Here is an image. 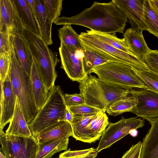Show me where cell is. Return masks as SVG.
<instances>
[{
	"label": "cell",
	"instance_id": "1",
	"mask_svg": "<svg viewBox=\"0 0 158 158\" xmlns=\"http://www.w3.org/2000/svg\"><path fill=\"white\" fill-rule=\"evenodd\" d=\"M128 21L126 15L111 1L94 2L92 6L71 17H59L56 25H76L94 31L108 34L123 33Z\"/></svg>",
	"mask_w": 158,
	"mask_h": 158
},
{
	"label": "cell",
	"instance_id": "2",
	"mask_svg": "<svg viewBox=\"0 0 158 158\" xmlns=\"http://www.w3.org/2000/svg\"><path fill=\"white\" fill-rule=\"evenodd\" d=\"M78 82L80 93L85 104L104 113L115 101L130 95V90L103 81L91 74Z\"/></svg>",
	"mask_w": 158,
	"mask_h": 158
},
{
	"label": "cell",
	"instance_id": "3",
	"mask_svg": "<svg viewBox=\"0 0 158 158\" xmlns=\"http://www.w3.org/2000/svg\"><path fill=\"white\" fill-rule=\"evenodd\" d=\"M23 36L37 63L44 83L49 91L55 86L57 76L55 68L59 62L57 55L48 47L39 34L26 28Z\"/></svg>",
	"mask_w": 158,
	"mask_h": 158
},
{
	"label": "cell",
	"instance_id": "4",
	"mask_svg": "<svg viewBox=\"0 0 158 158\" xmlns=\"http://www.w3.org/2000/svg\"><path fill=\"white\" fill-rule=\"evenodd\" d=\"M66 108L64 94L59 85L54 86L49 92L47 99L28 125L35 137L46 128L64 120Z\"/></svg>",
	"mask_w": 158,
	"mask_h": 158
},
{
	"label": "cell",
	"instance_id": "5",
	"mask_svg": "<svg viewBox=\"0 0 158 158\" xmlns=\"http://www.w3.org/2000/svg\"><path fill=\"white\" fill-rule=\"evenodd\" d=\"M9 75L13 91L28 125L34 119L38 111L33 96L30 76L21 66L15 49L12 53Z\"/></svg>",
	"mask_w": 158,
	"mask_h": 158
},
{
	"label": "cell",
	"instance_id": "6",
	"mask_svg": "<svg viewBox=\"0 0 158 158\" xmlns=\"http://www.w3.org/2000/svg\"><path fill=\"white\" fill-rule=\"evenodd\" d=\"M96 74L100 80L129 90L147 89L142 80L132 71L131 67L121 63L111 62L98 66L92 73Z\"/></svg>",
	"mask_w": 158,
	"mask_h": 158
},
{
	"label": "cell",
	"instance_id": "7",
	"mask_svg": "<svg viewBox=\"0 0 158 158\" xmlns=\"http://www.w3.org/2000/svg\"><path fill=\"white\" fill-rule=\"evenodd\" d=\"M82 32L79 38L82 45L89 48L106 53L116 58L119 62L131 68L144 70L149 69L142 58L137 57L118 49L101 40L89 30Z\"/></svg>",
	"mask_w": 158,
	"mask_h": 158
},
{
	"label": "cell",
	"instance_id": "8",
	"mask_svg": "<svg viewBox=\"0 0 158 158\" xmlns=\"http://www.w3.org/2000/svg\"><path fill=\"white\" fill-rule=\"evenodd\" d=\"M0 152L5 158H36L39 144L32 135L24 137L0 131Z\"/></svg>",
	"mask_w": 158,
	"mask_h": 158
},
{
	"label": "cell",
	"instance_id": "9",
	"mask_svg": "<svg viewBox=\"0 0 158 158\" xmlns=\"http://www.w3.org/2000/svg\"><path fill=\"white\" fill-rule=\"evenodd\" d=\"M144 120L138 117L125 118L122 117L118 122L109 123L101 137L96 150L98 153L110 147L113 144L129 134L130 131L143 127Z\"/></svg>",
	"mask_w": 158,
	"mask_h": 158
},
{
	"label": "cell",
	"instance_id": "10",
	"mask_svg": "<svg viewBox=\"0 0 158 158\" xmlns=\"http://www.w3.org/2000/svg\"><path fill=\"white\" fill-rule=\"evenodd\" d=\"M61 68L72 81L78 82L83 80L87 75L83 62L84 51L76 49L60 43L59 48Z\"/></svg>",
	"mask_w": 158,
	"mask_h": 158
},
{
	"label": "cell",
	"instance_id": "11",
	"mask_svg": "<svg viewBox=\"0 0 158 158\" xmlns=\"http://www.w3.org/2000/svg\"><path fill=\"white\" fill-rule=\"evenodd\" d=\"M130 95L134 98L136 105L131 113L148 121L158 118V94L142 89L130 90Z\"/></svg>",
	"mask_w": 158,
	"mask_h": 158
},
{
	"label": "cell",
	"instance_id": "12",
	"mask_svg": "<svg viewBox=\"0 0 158 158\" xmlns=\"http://www.w3.org/2000/svg\"><path fill=\"white\" fill-rule=\"evenodd\" d=\"M26 29L14 0H0V32H8L13 37L23 36Z\"/></svg>",
	"mask_w": 158,
	"mask_h": 158
},
{
	"label": "cell",
	"instance_id": "13",
	"mask_svg": "<svg viewBox=\"0 0 158 158\" xmlns=\"http://www.w3.org/2000/svg\"><path fill=\"white\" fill-rule=\"evenodd\" d=\"M111 1L129 19L131 28L138 31H147L144 18L145 0H112Z\"/></svg>",
	"mask_w": 158,
	"mask_h": 158
},
{
	"label": "cell",
	"instance_id": "14",
	"mask_svg": "<svg viewBox=\"0 0 158 158\" xmlns=\"http://www.w3.org/2000/svg\"><path fill=\"white\" fill-rule=\"evenodd\" d=\"M16 96L13 91L9 73L0 87V131L12 118L15 107Z\"/></svg>",
	"mask_w": 158,
	"mask_h": 158
},
{
	"label": "cell",
	"instance_id": "15",
	"mask_svg": "<svg viewBox=\"0 0 158 158\" xmlns=\"http://www.w3.org/2000/svg\"><path fill=\"white\" fill-rule=\"evenodd\" d=\"M73 135V131L71 124L63 120L46 128L35 137L39 144H42L58 139H68Z\"/></svg>",
	"mask_w": 158,
	"mask_h": 158
},
{
	"label": "cell",
	"instance_id": "16",
	"mask_svg": "<svg viewBox=\"0 0 158 158\" xmlns=\"http://www.w3.org/2000/svg\"><path fill=\"white\" fill-rule=\"evenodd\" d=\"M29 76L33 98L38 111L46 102L49 91L44 83L37 63L34 58Z\"/></svg>",
	"mask_w": 158,
	"mask_h": 158
},
{
	"label": "cell",
	"instance_id": "17",
	"mask_svg": "<svg viewBox=\"0 0 158 158\" xmlns=\"http://www.w3.org/2000/svg\"><path fill=\"white\" fill-rule=\"evenodd\" d=\"M143 31L127 29L123 35V39L132 54L139 58H143L150 49L144 39Z\"/></svg>",
	"mask_w": 158,
	"mask_h": 158
},
{
	"label": "cell",
	"instance_id": "18",
	"mask_svg": "<svg viewBox=\"0 0 158 158\" xmlns=\"http://www.w3.org/2000/svg\"><path fill=\"white\" fill-rule=\"evenodd\" d=\"M149 122L151 127L143 139L140 158H158V118Z\"/></svg>",
	"mask_w": 158,
	"mask_h": 158
},
{
	"label": "cell",
	"instance_id": "19",
	"mask_svg": "<svg viewBox=\"0 0 158 158\" xmlns=\"http://www.w3.org/2000/svg\"><path fill=\"white\" fill-rule=\"evenodd\" d=\"M5 133L8 135L24 137L32 135L17 97L14 115Z\"/></svg>",
	"mask_w": 158,
	"mask_h": 158
},
{
	"label": "cell",
	"instance_id": "20",
	"mask_svg": "<svg viewBox=\"0 0 158 158\" xmlns=\"http://www.w3.org/2000/svg\"><path fill=\"white\" fill-rule=\"evenodd\" d=\"M13 44L16 57L23 69L30 76L33 57L26 40L23 36H14Z\"/></svg>",
	"mask_w": 158,
	"mask_h": 158
},
{
	"label": "cell",
	"instance_id": "21",
	"mask_svg": "<svg viewBox=\"0 0 158 158\" xmlns=\"http://www.w3.org/2000/svg\"><path fill=\"white\" fill-rule=\"evenodd\" d=\"M36 12L37 25L39 35L48 46L52 44V28L50 21L42 0H34Z\"/></svg>",
	"mask_w": 158,
	"mask_h": 158
},
{
	"label": "cell",
	"instance_id": "22",
	"mask_svg": "<svg viewBox=\"0 0 158 158\" xmlns=\"http://www.w3.org/2000/svg\"><path fill=\"white\" fill-rule=\"evenodd\" d=\"M82 46L84 49V68L87 75L90 74L93 69L101 65L111 62H119L109 55Z\"/></svg>",
	"mask_w": 158,
	"mask_h": 158
},
{
	"label": "cell",
	"instance_id": "23",
	"mask_svg": "<svg viewBox=\"0 0 158 158\" xmlns=\"http://www.w3.org/2000/svg\"><path fill=\"white\" fill-rule=\"evenodd\" d=\"M109 123L105 113L100 111L97 113L86 128V143H91L99 140Z\"/></svg>",
	"mask_w": 158,
	"mask_h": 158
},
{
	"label": "cell",
	"instance_id": "24",
	"mask_svg": "<svg viewBox=\"0 0 158 158\" xmlns=\"http://www.w3.org/2000/svg\"><path fill=\"white\" fill-rule=\"evenodd\" d=\"M69 138L60 139L39 144L36 158H51L55 153L68 148Z\"/></svg>",
	"mask_w": 158,
	"mask_h": 158
},
{
	"label": "cell",
	"instance_id": "25",
	"mask_svg": "<svg viewBox=\"0 0 158 158\" xmlns=\"http://www.w3.org/2000/svg\"><path fill=\"white\" fill-rule=\"evenodd\" d=\"M19 15L26 28L39 35V29L27 0H14Z\"/></svg>",
	"mask_w": 158,
	"mask_h": 158
},
{
	"label": "cell",
	"instance_id": "26",
	"mask_svg": "<svg viewBox=\"0 0 158 158\" xmlns=\"http://www.w3.org/2000/svg\"><path fill=\"white\" fill-rule=\"evenodd\" d=\"M96 114L73 115L71 124L73 131L72 136L76 140L86 143V128Z\"/></svg>",
	"mask_w": 158,
	"mask_h": 158
},
{
	"label": "cell",
	"instance_id": "27",
	"mask_svg": "<svg viewBox=\"0 0 158 158\" xmlns=\"http://www.w3.org/2000/svg\"><path fill=\"white\" fill-rule=\"evenodd\" d=\"M58 36L62 43L73 48L83 50L78 34L71 25H64L58 30Z\"/></svg>",
	"mask_w": 158,
	"mask_h": 158
},
{
	"label": "cell",
	"instance_id": "28",
	"mask_svg": "<svg viewBox=\"0 0 158 158\" xmlns=\"http://www.w3.org/2000/svg\"><path fill=\"white\" fill-rule=\"evenodd\" d=\"M136 105L135 100L130 95L115 101L109 106L106 111L109 115L116 116L125 112H132Z\"/></svg>",
	"mask_w": 158,
	"mask_h": 158
},
{
	"label": "cell",
	"instance_id": "29",
	"mask_svg": "<svg viewBox=\"0 0 158 158\" xmlns=\"http://www.w3.org/2000/svg\"><path fill=\"white\" fill-rule=\"evenodd\" d=\"M144 18L147 31L158 38V12L152 6L149 0H145Z\"/></svg>",
	"mask_w": 158,
	"mask_h": 158
},
{
	"label": "cell",
	"instance_id": "30",
	"mask_svg": "<svg viewBox=\"0 0 158 158\" xmlns=\"http://www.w3.org/2000/svg\"><path fill=\"white\" fill-rule=\"evenodd\" d=\"M89 31L104 42L122 51L133 55L123 38L120 39L118 38L116 36V34L103 33L96 32L91 30Z\"/></svg>",
	"mask_w": 158,
	"mask_h": 158
},
{
	"label": "cell",
	"instance_id": "31",
	"mask_svg": "<svg viewBox=\"0 0 158 158\" xmlns=\"http://www.w3.org/2000/svg\"><path fill=\"white\" fill-rule=\"evenodd\" d=\"M133 72L143 82L147 89L158 94V73L148 69L140 70L131 68Z\"/></svg>",
	"mask_w": 158,
	"mask_h": 158
},
{
	"label": "cell",
	"instance_id": "32",
	"mask_svg": "<svg viewBox=\"0 0 158 158\" xmlns=\"http://www.w3.org/2000/svg\"><path fill=\"white\" fill-rule=\"evenodd\" d=\"M48 17L53 23L59 17L62 9L63 0H42Z\"/></svg>",
	"mask_w": 158,
	"mask_h": 158
},
{
	"label": "cell",
	"instance_id": "33",
	"mask_svg": "<svg viewBox=\"0 0 158 158\" xmlns=\"http://www.w3.org/2000/svg\"><path fill=\"white\" fill-rule=\"evenodd\" d=\"M98 152L96 149L91 148L81 150H67L60 153V158H95Z\"/></svg>",
	"mask_w": 158,
	"mask_h": 158
},
{
	"label": "cell",
	"instance_id": "34",
	"mask_svg": "<svg viewBox=\"0 0 158 158\" xmlns=\"http://www.w3.org/2000/svg\"><path fill=\"white\" fill-rule=\"evenodd\" d=\"M12 54L9 53L0 54V85H3L9 73L11 67Z\"/></svg>",
	"mask_w": 158,
	"mask_h": 158
},
{
	"label": "cell",
	"instance_id": "35",
	"mask_svg": "<svg viewBox=\"0 0 158 158\" xmlns=\"http://www.w3.org/2000/svg\"><path fill=\"white\" fill-rule=\"evenodd\" d=\"M14 37L8 32H0V54H12L14 50L13 44Z\"/></svg>",
	"mask_w": 158,
	"mask_h": 158
},
{
	"label": "cell",
	"instance_id": "36",
	"mask_svg": "<svg viewBox=\"0 0 158 158\" xmlns=\"http://www.w3.org/2000/svg\"><path fill=\"white\" fill-rule=\"evenodd\" d=\"M67 107L74 115L96 114L101 111L85 104L67 106Z\"/></svg>",
	"mask_w": 158,
	"mask_h": 158
},
{
	"label": "cell",
	"instance_id": "37",
	"mask_svg": "<svg viewBox=\"0 0 158 158\" xmlns=\"http://www.w3.org/2000/svg\"><path fill=\"white\" fill-rule=\"evenodd\" d=\"M143 59L150 69L158 73V50L151 49Z\"/></svg>",
	"mask_w": 158,
	"mask_h": 158
},
{
	"label": "cell",
	"instance_id": "38",
	"mask_svg": "<svg viewBox=\"0 0 158 158\" xmlns=\"http://www.w3.org/2000/svg\"><path fill=\"white\" fill-rule=\"evenodd\" d=\"M65 104L66 106L85 104L83 96L80 93L73 94H64Z\"/></svg>",
	"mask_w": 158,
	"mask_h": 158
},
{
	"label": "cell",
	"instance_id": "39",
	"mask_svg": "<svg viewBox=\"0 0 158 158\" xmlns=\"http://www.w3.org/2000/svg\"><path fill=\"white\" fill-rule=\"evenodd\" d=\"M142 143L140 141L132 145L121 158H140Z\"/></svg>",
	"mask_w": 158,
	"mask_h": 158
},
{
	"label": "cell",
	"instance_id": "40",
	"mask_svg": "<svg viewBox=\"0 0 158 158\" xmlns=\"http://www.w3.org/2000/svg\"><path fill=\"white\" fill-rule=\"evenodd\" d=\"M73 117V114L68 109L66 106V108L64 116V121H66L71 124Z\"/></svg>",
	"mask_w": 158,
	"mask_h": 158
},
{
	"label": "cell",
	"instance_id": "41",
	"mask_svg": "<svg viewBox=\"0 0 158 158\" xmlns=\"http://www.w3.org/2000/svg\"><path fill=\"white\" fill-rule=\"evenodd\" d=\"M27 2L31 10L34 17L35 22L37 24L36 9L34 0H27Z\"/></svg>",
	"mask_w": 158,
	"mask_h": 158
},
{
	"label": "cell",
	"instance_id": "42",
	"mask_svg": "<svg viewBox=\"0 0 158 158\" xmlns=\"http://www.w3.org/2000/svg\"><path fill=\"white\" fill-rule=\"evenodd\" d=\"M152 6L158 12V0H149Z\"/></svg>",
	"mask_w": 158,
	"mask_h": 158
},
{
	"label": "cell",
	"instance_id": "43",
	"mask_svg": "<svg viewBox=\"0 0 158 158\" xmlns=\"http://www.w3.org/2000/svg\"><path fill=\"white\" fill-rule=\"evenodd\" d=\"M129 134L132 136L135 137L137 135L138 131L136 129H132L130 131Z\"/></svg>",
	"mask_w": 158,
	"mask_h": 158
},
{
	"label": "cell",
	"instance_id": "44",
	"mask_svg": "<svg viewBox=\"0 0 158 158\" xmlns=\"http://www.w3.org/2000/svg\"><path fill=\"white\" fill-rule=\"evenodd\" d=\"M0 158H5L3 155L0 152Z\"/></svg>",
	"mask_w": 158,
	"mask_h": 158
},
{
	"label": "cell",
	"instance_id": "45",
	"mask_svg": "<svg viewBox=\"0 0 158 158\" xmlns=\"http://www.w3.org/2000/svg\"><path fill=\"white\" fill-rule=\"evenodd\" d=\"M60 158V157H59V158Z\"/></svg>",
	"mask_w": 158,
	"mask_h": 158
}]
</instances>
